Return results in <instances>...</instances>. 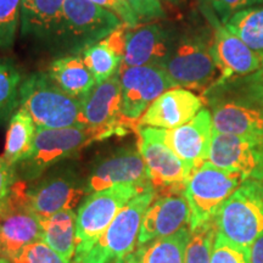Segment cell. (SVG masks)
Wrapping results in <instances>:
<instances>
[{
    "label": "cell",
    "mask_w": 263,
    "mask_h": 263,
    "mask_svg": "<svg viewBox=\"0 0 263 263\" xmlns=\"http://www.w3.org/2000/svg\"><path fill=\"white\" fill-rule=\"evenodd\" d=\"M11 195L41 218L73 210L87 195L85 177L74 164H58L41 178L17 180Z\"/></svg>",
    "instance_id": "6da1fadb"
},
{
    "label": "cell",
    "mask_w": 263,
    "mask_h": 263,
    "mask_svg": "<svg viewBox=\"0 0 263 263\" xmlns=\"http://www.w3.org/2000/svg\"><path fill=\"white\" fill-rule=\"evenodd\" d=\"M18 107L28 112L38 128L85 127L82 100L61 90L47 72H34L24 78Z\"/></svg>",
    "instance_id": "7a4b0ae2"
},
{
    "label": "cell",
    "mask_w": 263,
    "mask_h": 263,
    "mask_svg": "<svg viewBox=\"0 0 263 263\" xmlns=\"http://www.w3.org/2000/svg\"><path fill=\"white\" fill-rule=\"evenodd\" d=\"M215 221L217 234L251 248L263 235V182L244 180L221 206Z\"/></svg>",
    "instance_id": "3957f363"
},
{
    "label": "cell",
    "mask_w": 263,
    "mask_h": 263,
    "mask_svg": "<svg viewBox=\"0 0 263 263\" xmlns=\"http://www.w3.org/2000/svg\"><path fill=\"white\" fill-rule=\"evenodd\" d=\"M94 140H98L97 136L87 127H37L31 155L15 167L17 178L26 183L41 178L52 167L73 159Z\"/></svg>",
    "instance_id": "277c9868"
},
{
    "label": "cell",
    "mask_w": 263,
    "mask_h": 263,
    "mask_svg": "<svg viewBox=\"0 0 263 263\" xmlns=\"http://www.w3.org/2000/svg\"><path fill=\"white\" fill-rule=\"evenodd\" d=\"M141 190L133 185H116L84 196L76 212L77 246L72 263H80L89 254L118 212Z\"/></svg>",
    "instance_id": "5b68a950"
},
{
    "label": "cell",
    "mask_w": 263,
    "mask_h": 263,
    "mask_svg": "<svg viewBox=\"0 0 263 263\" xmlns=\"http://www.w3.org/2000/svg\"><path fill=\"white\" fill-rule=\"evenodd\" d=\"M244 180L239 172L219 168L209 161L194 171L184 189L190 209V230L213 221L226 200Z\"/></svg>",
    "instance_id": "8992f818"
},
{
    "label": "cell",
    "mask_w": 263,
    "mask_h": 263,
    "mask_svg": "<svg viewBox=\"0 0 263 263\" xmlns=\"http://www.w3.org/2000/svg\"><path fill=\"white\" fill-rule=\"evenodd\" d=\"M123 26L117 15L90 0H65L64 31L58 51L82 52Z\"/></svg>",
    "instance_id": "52a82bcc"
},
{
    "label": "cell",
    "mask_w": 263,
    "mask_h": 263,
    "mask_svg": "<svg viewBox=\"0 0 263 263\" xmlns=\"http://www.w3.org/2000/svg\"><path fill=\"white\" fill-rule=\"evenodd\" d=\"M156 190L154 186L141 190L118 212L90 252L80 263H114L127 257L138 244L141 222Z\"/></svg>",
    "instance_id": "ba28073f"
},
{
    "label": "cell",
    "mask_w": 263,
    "mask_h": 263,
    "mask_svg": "<svg viewBox=\"0 0 263 263\" xmlns=\"http://www.w3.org/2000/svg\"><path fill=\"white\" fill-rule=\"evenodd\" d=\"M160 68L166 72L173 87L201 89L212 82L217 66L211 44L194 35L176 38Z\"/></svg>",
    "instance_id": "9c48e42d"
},
{
    "label": "cell",
    "mask_w": 263,
    "mask_h": 263,
    "mask_svg": "<svg viewBox=\"0 0 263 263\" xmlns=\"http://www.w3.org/2000/svg\"><path fill=\"white\" fill-rule=\"evenodd\" d=\"M122 93V122L136 128L138 121L149 106L173 84L162 68L156 66L122 67L120 70Z\"/></svg>",
    "instance_id": "30bf717a"
},
{
    "label": "cell",
    "mask_w": 263,
    "mask_h": 263,
    "mask_svg": "<svg viewBox=\"0 0 263 263\" xmlns=\"http://www.w3.org/2000/svg\"><path fill=\"white\" fill-rule=\"evenodd\" d=\"M138 150L146 164L151 185L163 193H184L192 171L170 149L160 137L156 128L139 127Z\"/></svg>",
    "instance_id": "8fae6325"
},
{
    "label": "cell",
    "mask_w": 263,
    "mask_h": 263,
    "mask_svg": "<svg viewBox=\"0 0 263 263\" xmlns=\"http://www.w3.org/2000/svg\"><path fill=\"white\" fill-rule=\"evenodd\" d=\"M116 185H133L139 189L153 186L139 150L122 147L98 157L91 164L85 177L87 195Z\"/></svg>",
    "instance_id": "7c38bea8"
},
{
    "label": "cell",
    "mask_w": 263,
    "mask_h": 263,
    "mask_svg": "<svg viewBox=\"0 0 263 263\" xmlns=\"http://www.w3.org/2000/svg\"><path fill=\"white\" fill-rule=\"evenodd\" d=\"M209 162L242 174L245 180L263 182V136L212 133Z\"/></svg>",
    "instance_id": "4fadbf2b"
},
{
    "label": "cell",
    "mask_w": 263,
    "mask_h": 263,
    "mask_svg": "<svg viewBox=\"0 0 263 263\" xmlns=\"http://www.w3.org/2000/svg\"><path fill=\"white\" fill-rule=\"evenodd\" d=\"M82 115L85 127L97 136L98 140L112 134L124 133L122 122V93L120 73L108 77L82 99Z\"/></svg>",
    "instance_id": "5bb4252c"
},
{
    "label": "cell",
    "mask_w": 263,
    "mask_h": 263,
    "mask_svg": "<svg viewBox=\"0 0 263 263\" xmlns=\"http://www.w3.org/2000/svg\"><path fill=\"white\" fill-rule=\"evenodd\" d=\"M205 16L213 27L211 52L217 68L221 71V78L216 84L226 83L232 77H245L262 67V52L250 49L213 15Z\"/></svg>",
    "instance_id": "9a60e30c"
},
{
    "label": "cell",
    "mask_w": 263,
    "mask_h": 263,
    "mask_svg": "<svg viewBox=\"0 0 263 263\" xmlns=\"http://www.w3.org/2000/svg\"><path fill=\"white\" fill-rule=\"evenodd\" d=\"M212 130L232 136H263V105L251 99L235 95H211Z\"/></svg>",
    "instance_id": "2e32d148"
},
{
    "label": "cell",
    "mask_w": 263,
    "mask_h": 263,
    "mask_svg": "<svg viewBox=\"0 0 263 263\" xmlns=\"http://www.w3.org/2000/svg\"><path fill=\"white\" fill-rule=\"evenodd\" d=\"M157 136L188 166L196 171L209 159L212 140L211 112L202 108L192 121L172 129H159Z\"/></svg>",
    "instance_id": "e0dca14e"
},
{
    "label": "cell",
    "mask_w": 263,
    "mask_h": 263,
    "mask_svg": "<svg viewBox=\"0 0 263 263\" xmlns=\"http://www.w3.org/2000/svg\"><path fill=\"white\" fill-rule=\"evenodd\" d=\"M65 0H22L21 34L45 49L58 51L64 31Z\"/></svg>",
    "instance_id": "ac0fdd59"
},
{
    "label": "cell",
    "mask_w": 263,
    "mask_h": 263,
    "mask_svg": "<svg viewBox=\"0 0 263 263\" xmlns=\"http://www.w3.org/2000/svg\"><path fill=\"white\" fill-rule=\"evenodd\" d=\"M190 223V209L184 193L168 192L154 199L141 222L138 244L177 233Z\"/></svg>",
    "instance_id": "d6986e66"
},
{
    "label": "cell",
    "mask_w": 263,
    "mask_h": 263,
    "mask_svg": "<svg viewBox=\"0 0 263 263\" xmlns=\"http://www.w3.org/2000/svg\"><path fill=\"white\" fill-rule=\"evenodd\" d=\"M176 38L172 32L162 25L150 24L140 27L128 28L124 41L122 67L156 66L167 58Z\"/></svg>",
    "instance_id": "ffe728a7"
},
{
    "label": "cell",
    "mask_w": 263,
    "mask_h": 263,
    "mask_svg": "<svg viewBox=\"0 0 263 263\" xmlns=\"http://www.w3.org/2000/svg\"><path fill=\"white\" fill-rule=\"evenodd\" d=\"M202 100L184 88H172L150 105L137 123L139 127L172 129L188 123L202 110Z\"/></svg>",
    "instance_id": "44dd1931"
},
{
    "label": "cell",
    "mask_w": 263,
    "mask_h": 263,
    "mask_svg": "<svg viewBox=\"0 0 263 263\" xmlns=\"http://www.w3.org/2000/svg\"><path fill=\"white\" fill-rule=\"evenodd\" d=\"M42 218L14 196L0 215V238L3 251L8 258L14 257L26 246L42 240Z\"/></svg>",
    "instance_id": "7402d4cb"
},
{
    "label": "cell",
    "mask_w": 263,
    "mask_h": 263,
    "mask_svg": "<svg viewBox=\"0 0 263 263\" xmlns=\"http://www.w3.org/2000/svg\"><path fill=\"white\" fill-rule=\"evenodd\" d=\"M126 26L111 33L103 41L94 43L82 51L85 65L100 83L120 70L124 55V41H126Z\"/></svg>",
    "instance_id": "603a6c76"
},
{
    "label": "cell",
    "mask_w": 263,
    "mask_h": 263,
    "mask_svg": "<svg viewBox=\"0 0 263 263\" xmlns=\"http://www.w3.org/2000/svg\"><path fill=\"white\" fill-rule=\"evenodd\" d=\"M47 73L61 90L80 100L98 84L83 58L77 54L54 60L49 65Z\"/></svg>",
    "instance_id": "cb8c5ba5"
},
{
    "label": "cell",
    "mask_w": 263,
    "mask_h": 263,
    "mask_svg": "<svg viewBox=\"0 0 263 263\" xmlns=\"http://www.w3.org/2000/svg\"><path fill=\"white\" fill-rule=\"evenodd\" d=\"M189 238L190 227L186 226L166 238L137 244L124 263H184Z\"/></svg>",
    "instance_id": "d4e9b609"
},
{
    "label": "cell",
    "mask_w": 263,
    "mask_h": 263,
    "mask_svg": "<svg viewBox=\"0 0 263 263\" xmlns=\"http://www.w3.org/2000/svg\"><path fill=\"white\" fill-rule=\"evenodd\" d=\"M42 241L61 257L73 262L77 246V213L65 210L42 218Z\"/></svg>",
    "instance_id": "484cf974"
},
{
    "label": "cell",
    "mask_w": 263,
    "mask_h": 263,
    "mask_svg": "<svg viewBox=\"0 0 263 263\" xmlns=\"http://www.w3.org/2000/svg\"><path fill=\"white\" fill-rule=\"evenodd\" d=\"M37 126L22 108H17L10 118L3 157L12 166H17L31 155Z\"/></svg>",
    "instance_id": "4316f807"
},
{
    "label": "cell",
    "mask_w": 263,
    "mask_h": 263,
    "mask_svg": "<svg viewBox=\"0 0 263 263\" xmlns=\"http://www.w3.org/2000/svg\"><path fill=\"white\" fill-rule=\"evenodd\" d=\"M226 27L250 49L263 54V4L236 12L227 22Z\"/></svg>",
    "instance_id": "83f0119b"
},
{
    "label": "cell",
    "mask_w": 263,
    "mask_h": 263,
    "mask_svg": "<svg viewBox=\"0 0 263 263\" xmlns=\"http://www.w3.org/2000/svg\"><path fill=\"white\" fill-rule=\"evenodd\" d=\"M21 72L12 61L0 59V126L9 123L20 105Z\"/></svg>",
    "instance_id": "f1b7e54d"
},
{
    "label": "cell",
    "mask_w": 263,
    "mask_h": 263,
    "mask_svg": "<svg viewBox=\"0 0 263 263\" xmlns=\"http://www.w3.org/2000/svg\"><path fill=\"white\" fill-rule=\"evenodd\" d=\"M216 235L215 219L190 230L184 263H211Z\"/></svg>",
    "instance_id": "f546056e"
},
{
    "label": "cell",
    "mask_w": 263,
    "mask_h": 263,
    "mask_svg": "<svg viewBox=\"0 0 263 263\" xmlns=\"http://www.w3.org/2000/svg\"><path fill=\"white\" fill-rule=\"evenodd\" d=\"M22 0H0V50L14 45Z\"/></svg>",
    "instance_id": "4dcf8cb0"
},
{
    "label": "cell",
    "mask_w": 263,
    "mask_h": 263,
    "mask_svg": "<svg viewBox=\"0 0 263 263\" xmlns=\"http://www.w3.org/2000/svg\"><path fill=\"white\" fill-rule=\"evenodd\" d=\"M201 3L203 14L213 15L226 25L236 12L263 4V0H201Z\"/></svg>",
    "instance_id": "1f68e13d"
},
{
    "label": "cell",
    "mask_w": 263,
    "mask_h": 263,
    "mask_svg": "<svg viewBox=\"0 0 263 263\" xmlns=\"http://www.w3.org/2000/svg\"><path fill=\"white\" fill-rule=\"evenodd\" d=\"M211 263H251L250 249L236 245L217 234Z\"/></svg>",
    "instance_id": "d6a6232c"
},
{
    "label": "cell",
    "mask_w": 263,
    "mask_h": 263,
    "mask_svg": "<svg viewBox=\"0 0 263 263\" xmlns=\"http://www.w3.org/2000/svg\"><path fill=\"white\" fill-rule=\"evenodd\" d=\"M10 261L11 263H72L61 257L42 240L26 246Z\"/></svg>",
    "instance_id": "836d02e7"
},
{
    "label": "cell",
    "mask_w": 263,
    "mask_h": 263,
    "mask_svg": "<svg viewBox=\"0 0 263 263\" xmlns=\"http://www.w3.org/2000/svg\"><path fill=\"white\" fill-rule=\"evenodd\" d=\"M134 10L139 21H147L162 17L164 15L163 3L168 4H178L182 0H128Z\"/></svg>",
    "instance_id": "e575fe53"
},
{
    "label": "cell",
    "mask_w": 263,
    "mask_h": 263,
    "mask_svg": "<svg viewBox=\"0 0 263 263\" xmlns=\"http://www.w3.org/2000/svg\"><path fill=\"white\" fill-rule=\"evenodd\" d=\"M90 2L112 11L128 28H134L140 24L139 18L134 10L132 9L128 0H90Z\"/></svg>",
    "instance_id": "d590c367"
},
{
    "label": "cell",
    "mask_w": 263,
    "mask_h": 263,
    "mask_svg": "<svg viewBox=\"0 0 263 263\" xmlns=\"http://www.w3.org/2000/svg\"><path fill=\"white\" fill-rule=\"evenodd\" d=\"M17 180L15 166L10 164L4 157L0 156V215L8 205L12 189Z\"/></svg>",
    "instance_id": "8d00e7d4"
},
{
    "label": "cell",
    "mask_w": 263,
    "mask_h": 263,
    "mask_svg": "<svg viewBox=\"0 0 263 263\" xmlns=\"http://www.w3.org/2000/svg\"><path fill=\"white\" fill-rule=\"evenodd\" d=\"M238 94L263 105V65L258 71L245 76L236 87Z\"/></svg>",
    "instance_id": "74e56055"
},
{
    "label": "cell",
    "mask_w": 263,
    "mask_h": 263,
    "mask_svg": "<svg viewBox=\"0 0 263 263\" xmlns=\"http://www.w3.org/2000/svg\"><path fill=\"white\" fill-rule=\"evenodd\" d=\"M250 257H251V263H263V235L251 245Z\"/></svg>",
    "instance_id": "f35d334b"
},
{
    "label": "cell",
    "mask_w": 263,
    "mask_h": 263,
    "mask_svg": "<svg viewBox=\"0 0 263 263\" xmlns=\"http://www.w3.org/2000/svg\"><path fill=\"white\" fill-rule=\"evenodd\" d=\"M0 263H11L10 258L4 257V256H0Z\"/></svg>",
    "instance_id": "ab89813d"
},
{
    "label": "cell",
    "mask_w": 263,
    "mask_h": 263,
    "mask_svg": "<svg viewBox=\"0 0 263 263\" xmlns=\"http://www.w3.org/2000/svg\"><path fill=\"white\" fill-rule=\"evenodd\" d=\"M0 256H4V251H3V242H2V238H0ZM5 257V256H4Z\"/></svg>",
    "instance_id": "60d3db41"
},
{
    "label": "cell",
    "mask_w": 263,
    "mask_h": 263,
    "mask_svg": "<svg viewBox=\"0 0 263 263\" xmlns=\"http://www.w3.org/2000/svg\"><path fill=\"white\" fill-rule=\"evenodd\" d=\"M114 263H124V258H120V259H117V261H115Z\"/></svg>",
    "instance_id": "b9f144b4"
}]
</instances>
